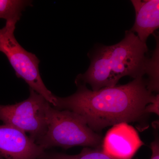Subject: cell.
Returning <instances> with one entry per match:
<instances>
[{
    "label": "cell",
    "instance_id": "6da1fadb",
    "mask_svg": "<svg viewBox=\"0 0 159 159\" xmlns=\"http://www.w3.org/2000/svg\"><path fill=\"white\" fill-rule=\"evenodd\" d=\"M77 91L66 97H56L54 108L77 114L94 131L125 122H140L148 115L145 107L155 98L148 81L139 77L124 85L89 89L77 84Z\"/></svg>",
    "mask_w": 159,
    "mask_h": 159
},
{
    "label": "cell",
    "instance_id": "7a4b0ae2",
    "mask_svg": "<svg viewBox=\"0 0 159 159\" xmlns=\"http://www.w3.org/2000/svg\"><path fill=\"white\" fill-rule=\"evenodd\" d=\"M146 43L141 42L130 30L125 38L113 45L103 46L94 53L89 67L84 74L77 76L76 84H89L92 90L116 85L124 76L133 78L148 74L152 60L147 59Z\"/></svg>",
    "mask_w": 159,
    "mask_h": 159
},
{
    "label": "cell",
    "instance_id": "3957f363",
    "mask_svg": "<svg viewBox=\"0 0 159 159\" xmlns=\"http://www.w3.org/2000/svg\"><path fill=\"white\" fill-rule=\"evenodd\" d=\"M48 127L37 145L46 150L51 147L68 149L82 146L101 147L102 138L94 131L79 116L71 111L60 110L50 106L47 111Z\"/></svg>",
    "mask_w": 159,
    "mask_h": 159
},
{
    "label": "cell",
    "instance_id": "277c9868",
    "mask_svg": "<svg viewBox=\"0 0 159 159\" xmlns=\"http://www.w3.org/2000/svg\"><path fill=\"white\" fill-rule=\"evenodd\" d=\"M16 23L7 21L6 25L0 29V52L7 57L16 77L24 80L30 89L42 95L54 107L56 96L43 82L39 70V60L35 54L25 50L15 37Z\"/></svg>",
    "mask_w": 159,
    "mask_h": 159
},
{
    "label": "cell",
    "instance_id": "5b68a950",
    "mask_svg": "<svg viewBox=\"0 0 159 159\" xmlns=\"http://www.w3.org/2000/svg\"><path fill=\"white\" fill-rule=\"evenodd\" d=\"M50 103L42 95L30 88L28 99L12 105L0 104V121L29 133L36 143L46 133L47 111Z\"/></svg>",
    "mask_w": 159,
    "mask_h": 159
},
{
    "label": "cell",
    "instance_id": "8992f818",
    "mask_svg": "<svg viewBox=\"0 0 159 159\" xmlns=\"http://www.w3.org/2000/svg\"><path fill=\"white\" fill-rule=\"evenodd\" d=\"M45 152L25 133L11 125H0V158L40 159Z\"/></svg>",
    "mask_w": 159,
    "mask_h": 159
},
{
    "label": "cell",
    "instance_id": "52a82bcc",
    "mask_svg": "<svg viewBox=\"0 0 159 159\" xmlns=\"http://www.w3.org/2000/svg\"><path fill=\"white\" fill-rule=\"evenodd\" d=\"M144 144L135 129L122 122L113 125L107 132L101 149L113 159H131Z\"/></svg>",
    "mask_w": 159,
    "mask_h": 159
},
{
    "label": "cell",
    "instance_id": "ba28073f",
    "mask_svg": "<svg viewBox=\"0 0 159 159\" xmlns=\"http://www.w3.org/2000/svg\"><path fill=\"white\" fill-rule=\"evenodd\" d=\"M135 21L130 31L136 33L141 42L146 44L150 34L159 27V0H133Z\"/></svg>",
    "mask_w": 159,
    "mask_h": 159
},
{
    "label": "cell",
    "instance_id": "9c48e42d",
    "mask_svg": "<svg viewBox=\"0 0 159 159\" xmlns=\"http://www.w3.org/2000/svg\"><path fill=\"white\" fill-rule=\"evenodd\" d=\"M32 6V1L0 0V19L17 23L26 7Z\"/></svg>",
    "mask_w": 159,
    "mask_h": 159
},
{
    "label": "cell",
    "instance_id": "30bf717a",
    "mask_svg": "<svg viewBox=\"0 0 159 159\" xmlns=\"http://www.w3.org/2000/svg\"><path fill=\"white\" fill-rule=\"evenodd\" d=\"M40 159H113L104 153L100 148L84 147L80 153L70 155L59 152H45Z\"/></svg>",
    "mask_w": 159,
    "mask_h": 159
},
{
    "label": "cell",
    "instance_id": "8fae6325",
    "mask_svg": "<svg viewBox=\"0 0 159 159\" xmlns=\"http://www.w3.org/2000/svg\"><path fill=\"white\" fill-rule=\"evenodd\" d=\"M159 96L158 94L156 96L152 102L148 103L145 107V113L148 115L149 113H155L159 116Z\"/></svg>",
    "mask_w": 159,
    "mask_h": 159
},
{
    "label": "cell",
    "instance_id": "7c38bea8",
    "mask_svg": "<svg viewBox=\"0 0 159 159\" xmlns=\"http://www.w3.org/2000/svg\"><path fill=\"white\" fill-rule=\"evenodd\" d=\"M150 148L152 154L150 159H159V141L157 138L153 142L151 143Z\"/></svg>",
    "mask_w": 159,
    "mask_h": 159
}]
</instances>
